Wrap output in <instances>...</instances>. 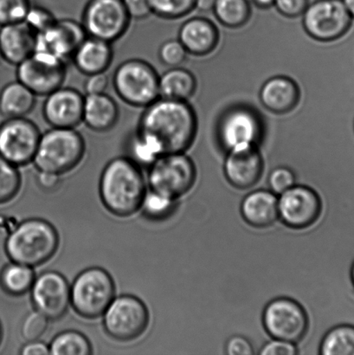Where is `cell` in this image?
<instances>
[{
    "label": "cell",
    "instance_id": "obj_1",
    "mask_svg": "<svg viewBox=\"0 0 354 355\" xmlns=\"http://www.w3.org/2000/svg\"><path fill=\"white\" fill-rule=\"evenodd\" d=\"M197 130L195 111L187 101L159 97L144 107L128 141V157L149 166L162 155L186 153L195 140Z\"/></svg>",
    "mask_w": 354,
    "mask_h": 355
},
{
    "label": "cell",
    "instance_id": "obj_2",
    "mask_svg": "<svg viewBox=\"0 0 354 355\" xmlns=\"http://www.w3.org/2000/svg\"><path fill=\"white\" fill-rule=\"evenodd\" d=\"M99 188L104 207L121 218L130 217L141 210L148 193L141 166L128 156H120L107 163Z\"/></svg>",
    "mask_w": 354,
    "mask_h": 355
},
{
    "label": "cell",
    "instance_id": "obj_3",
    "mask_svg": "<svg viewBox=\"0 0 354 355\" xmlns=\"http://www.w3.org/2000/svg\"><path fill=\"white\" fill-rule=\"evenodd\" d=\"M59 241L57 229L50 222L30 218L20 223L7 236L6 253L12 262L34 268L55 256Z\"/></svg>",
    "mask_w": 354,
    "mask_h": 355
},
{
    "label": "cell",
    "instance_id": "obj_4",
    "mask_svg": "<svg viewBox=\"0 0 354 355\" xmlns=\"http://www.w3.org/2000/svg\"><path fill=\"white\" fill-rule=\"evenodd\" d=\"M85 153V138L76 128H51L41 134L33 162L38 171L62 175L75 169Z\"/></svg>",
    "mask_w": 354,
    "mask_h": 355
},
{
    "label": "cell",
    "instance_id": "obj_5",
    "mask_svg": "<svg viewBox=\"0 0 354 355\" xmlns=\"http://www.w3.org/2000/svg\"><path fill=\"white\" fill-rule=\"evenodd\" d=\"M159 79L154 66L143 59L131 58L118 66L112 83L123 103L144 109L159 97Z\"/></svg>",
    "mask_w": 354,
    "mask_h": 355
},
{
    "label": "cell",
    "instance_id": "obj_6",
    "mask_svg": "<svg viewBox=\"0 0 354 355\" xmlns=\"http://www.w3.org/2000/svg\"><path fill=\"white\" fill-rule=\"evenodd\" d=\"M114 297L116 284L112 276L103 268L82 270L71 285V306L82 318H100Z\"/></svg>",
    "mask_w": 354,
    "mask_h": 355
},
{
    "label": "cell",
    "instance_id": "obj_7",
    "mask_svg": "<svg viewBox=\"0 0 354 355\" xmlns=\"http://www.w3.org/2000/svg\"><path fill=\"white\" fill-rule=\"evenodd\" d=\"M196 180V166L186 153L162 155L149 166L150 189L173 200L188 193Z\"/></svg>",
    "mask_w": 354,
    "mask_h": 355
},
{
    "label": "cell",
    "instance_id": "obj_8",
    "mask_svg": "<svg viewBox=\"0 0 354 355\" xmlns=\"http://www.w3.org/2000/svg\"><path fill=\"white\" fill-rule=\"evenodd\" d=\"M103 315L107 335L120 342H130L143 335L150 319L147 305L132 295L114 297Z\"/></svg>",
    "mask_w": 354,
    "mask_h": 355
},
{
    "label": "cell",
    "instance_id": "obj_9",
    "mask_svg": "<svg viewBox=\"0 0 354 355\" xmlns=\"http://www.w3.org/2000/svg\"><path fill=\"white\" fill-rule=\"evenodd\" d=\"M130 22L123 0H89L81 24L87 36L113 44L127 33Z\"/></svg>",
    "mask_w": 354,
    "mask_h": 355
},
{
    "label": "cell",
    "instance_id": "obj_10",
    "mask_svg": "<svg viewBox=\"0 0 354 355\" xmlns=\"http://www.w3.org/2000/svg\"><path fill=\"white\" fill-rule=\"evenodd\" d=\"M263 324L272 339L297 344L307 335L310 318L299 302L290 297H278L266 305Z\"/></svg>",
    "mask_w": 354,
    "mask_h": 355
},
{
    "label": "cell",
    "instance_id": "obj_11",
    "mask_svg": "<svg viewBox=\"0 0 354 355\" xmlns=\"http://www.w3.org/2000/svg\"><path fill=\"white\" fill-rule=\"evenodd\" d=\"M353 19L343 0H317L303 13L306 33L321 43H334L351 29Z\"/></svg>",
    "mask_w": 354,
    "mask_h": 355
},
{
    "label": "cell",
    "instance_id": "obj_12",
    "mask_svg": "<svg viewBox=\"0 0 354 355\" xmlns=\"http://www.w3.org/2000/svg\"><path fill=\"white\" fill-rule=\"evenodd\" d=\"M41 132L26 117L7 118L0 124V156L17 168L33 162Z\"/></svg>",
    "mask_w": 354,
    "mask_h": 355
},
{
    "label": "cell",
    "instance_id": "obj_13",
    "mask_svg": "<svg viewBox=\"0 0 354 355\" xmlns=\"http://www.w3.org/2000/svg\"><path fill=\"white\" fill-rule=\"evenodd\" d=\"M17 80L37 96H46L60 88L67 76L65 62L34 52L17 66Z\"/></svg>",
    "mask_w": 354,
    "mask_h": 355
},
{
    "label": "cell",
    "instance_id": "obj_14",
    "mask_svg": "<svg viewBox=\"0 0 354 355\" xmlns=\"http://www.w3.org/2000/svg\"><path fill=\"white\" fill-rule=\"evenodd\" d=\"M322 201L317 191L304 184H294L278 196L279 219L293 230L310 228L320 218Z\"/></svg>",
    "mask_w": 354,
    "mask_h": 355
},
{
    "label": "cell",
    "instance_id": "obj_15",
    "mask_svg": "<svg viewBox=\"0 0 354 355\" xmlns=\"http://www.w3.org/2000/svg\"><path fill=\"white\" fill-rule=\"evenodd\" d=\"M262 134V121L249 107H232L218 125V137L227 151L258 146Z\"/></svg>",
    "mask_w": 354,
    "mask_h": 355
},
{
    "label": "cell",
    "instance_id": "obj_16",
    "mask_svg": "<svg viewBox=\"0 0 354 355\" xmlns=\"http://www.w3.org/2000/svg\"><path fill=\"white\" fill-rule=\"evenodd\" d=\"M35 311L55 321L64 316L71 306V285L57 271H45L35 279L31 288Z\"/></svg>",
    "mask_w": 354,
    "mask_h": 355
},
{
    "label": "cell",
    "instance_id": "obj_17",
    "mask_svg": "<svg viewBox=\"0 0 354 355\" xmlns=\"http://www.w3.org/2000/svg\"><path fill=\"white\" fill-rule=\"evenodd\" d=\"M87 37L82 24L78 21L57 19L47 29L37 33L34 52L66 62Z\"/></svg>",
    "mask_w": 354,
    "mask_h": 355
},
{
    "label": "cell",
    "instance_id": "obj_18",
    "mask_svg": "<svg viewBox=\"0 0 354 355\" xmlns=\"http://www.w3.org/2000/svg\"><path fill=\"white\" fill-rule=\"evenodd\" d=\"M45 97L42 114L51 128H76L82 123L85 96L79 90L62 86Z\"/></svg>",
    "mask_w": 354,
    "mask_h": 355
},
{
    "label": "cell",
    "instance_id": "obj_19",
    "mask_svg": "<svg viewBox=\"0 0 354 355\" xmlns=\"http://www.w3.org/2000/svg\"><path fill=\"white\" fill-rule=\"evenodd\" d=\"M265 161L258 146L228 151L224 173L228 182L238 190L254 187L261 180Z\"/></svg>",
    "mask_w": 354,
    "mask_h": 355
},
{
    "label": "cell",
    "instance_id": "obj_20",
    "mask_svg": "<svg viewBox=\"0 0 354 355\" xmlns=\"http://www.w3.org/2000/svg\"><path fill=\"white\" fill-rule=\"evenodd\" d=\"M37 34L22 22L0 26V52L3 61L17 66L34 53Z\"/></svg>",
    "mask_w": 354,
    "mask_h": 355
},
{
    "label": "cell",
    "instance_id": "obj_21",
    "mask_svg": "<svg viewBox=\"0 0 354 355\" xmlns=\"http://www.w3.org/2000/svg\"><path fill=\"white\" fill-rule=\"evenodd\" d=\"M220 31L213 21L206 17H193L184 23L179 31V40L187 53L204 57L216 50Z\"/></svg>",
    "mask_w": 354,
    "mask_h": 355
},
{
    "label": "cell",
    "instance_id": "obj_22",
    "mask_svg": "<svg viewBox=\"0 0 354 355\" xmlns=\"http://www.w3.org/2000/svg\"><path fill=\"white\" fill-rule=\"evenodd\" d=\"M299 86L284 76L269 78L260 90V101L269 112L284 114L296 109L300 102Z\"/></svg>",
    "mask_w": 354,
    "mask_h": 355
},
{
    "label": "cell",
    "instance_id": "obj_23",
    "mask_svg": "<svg viewBox=\"0 0 354 355\" xmlns=\"http://www.w3.org/2000/svg\"><path fill=\"white\" fill-rule=\"evenodd\" d=\"M240 211L244 220L252 227H270L279 219L278 196L270 190L253 191L242 200Z\"/></svg>",
    "mask_w": 354,
    "mask_h": 355
},
{
    "label": "cell",
    "instance_id": "obj_24",
    "mask_svg": "<svg viewBox=\"0 0 354 355\" xmlns=\"http://www.w3.org/2000/svg\"><path fill=\"white\" fill-rule=\"evenodd\" d=\"M113 59L112 44L98 38L87 37L76 49L71 60L78 71L88 76L106 72Z\"/></svg>",
    "mask_w": 354,
    "mask_h": 355
},
{
    "label": "cell",
    "instance_id": "obj_25",
    "mask_svg": "<svg viewBox=\"0 0 354 355\" xmlns=\"http://www.w3.org/2000/svg\"><path fill=\"white\" fill-rule=\"evenodd\" d=\"M119 116V107L112 96L106 93L85 96L82 123L89 130L106 133L116 127Z\"/></svg>",
    "mask_w": 354,
    "mask_h": 355
},
{
    "label": "cell",
    "instance_id": "obj_26",
    "mask_svg": "<svg viewBox=\"0 0 354 355\" xmlns=\"http://www.w3.org/2000/svg\"><path fill=\"white\" fill-rule=\"evenodd\" d=\"M37 96L19 81L7 83L0 92V114L3 117H26L36 106Z\"/></svg>",
    "mask_w": 354,
    "mask_h": 355
},
{
    "label": "cell",
    "instance_id": "obj_27",
    "mask_svg": "<svg viewBox=\"0 0 354 355\" xmlns=\"http://www.w3.org/2000/svg\"><path fill=\"white\" fill-rule=\"evenodd\" d=\"M197 89L195 76L188 69L172 67L159 76V97L188 101Z\"/></svg>",
    "mask_w": 354,
    "mask_h": 355
},
{
    "label": "cell",
    "instance_id": "obj_28",
    "mask_svg": "<svg viewBox=\"0 0 354 355\" xmlns=\"http://www.w3.org/2000/svg\"><path fill=\"white\" fill-rule=\"evenodd\" d=\"M36 279L33 267L12 262L0 272V286L6 294L20 297L30 291Z\"/></svg>",
    "mask_w": 354,
    "mask_h": 355
},
{
    "label": "cell",
    "instance_id": "obj_29",
    "mask_svg": "<svg viewBox=\"0 0 354 355\" xmlns=\"http://www.w3.org/2000/svg\"><path fill=\"white\" fill-rule=\"evenodd\" d=\"M213 12L218 22L231 29L245 26L251 17L249 0H216Z\"/></svg>",
    "mask_w": 354,
    "mask_h": 355
},
{
    "label": "cell",
    "instance_id": "obj_30",
    "mask_svg": "<svg viewBox=\"0 0 354 355\" xmlns=\"http://www.w3.org/2000/svg\"><path fill=\"white\" fill-rule=\"evenodd\" d=\"M321 355H354V326L342 324L329 329L321 340Z\"/></svg>",
    "mask_w": 354,
    "mask_h": 355
},
{
    "label": "cell",
    "instance_id": "obj_31",
    "mask_svg": "<svg viewBox=\"0 0 354 355\" xmlns=\"http://www.w3.org/2000/svg\"><path fill=\"white\" fill-rule=\"evenodd\" d=\"M50 354L52 355H89L92 354V346L87 337L76 330L58 334L51 340Z\"/></svg>",
    "mask_w": 354,
    "mask_h": 355
},
{
    "label": "cell",
    "instance_id": "obj_32",
    "mask_svg": "<svg viewBox=\"0 0 354 355\" xmlns=\"http://www.w3.org/2000/svg\"><path fill=\"white\" fill-rule=\"evenodd\" d=\"M177 201L151 190L145 194L141 209L148 218L163 220L175 212Z\"/></svg>",
    "mask_w": 354,
    "mask_h": 355
},
{
    "label": "cell",
    "instance_id": "obj_33",
    "mask_svg": "<svg viewBox=\"0 0 354 355\" xmlns=\"http://www.w3.org/2000/svg\"><path fill=\"white\" fill-rule=\"evenodd\" d=\"M22 184L17 166L0 156V205L12 200Z\"/></svg>",
    "mask_w": 354,
    "mask_h": 355
},
{
    "label": "cell",
    "instance_id": "obj_34",
    "mask_svg": "<svg viewBox=\"0 0 354 355\" xmlns=\"http://www.w3.org/2000/svg\"><path fill=\"white\" fill-rule=\"evenodd\" d=\"M154 15L163 19H179L196 9V0H149Z\"/></svg>",
    "mask_w": 354,
    "mask_h": 355
},
{
    "label": "cell",
    "instance_id": "obj_35",
    "mask_svg": "<svg viewBox=\"0 0 354 355\" xmlns=\"http://www.w3.org/2000/svg\"><path fill=\"white\" fill-rule=\"evenodd\" d=\"M30 6V0H0V26L24 21Z\"/></svg>",
    "mask_w": 354,
    "mask_h": 355
},
{
    "label": "cell",
    "instance_id": "obj_36",
    "mask_svg": "<svg viewBox=\"0 0 354 355\" xmlns=\"http://www.w3.org/2000/svg\"><path fill=\"white\" fill-rule=\"evenodd\" d=\"M48 321L50 320L41 313L37 311L30 312L21 325V336L23 339L26 342L39 340L46 332Z\"/></svg>",
    "mask_w": 354,
    "mask_h": 355
},
{
    "label": "cell",
    "instance_id": "obj_37",
    "mask_svg": "<svg viewBox=\"0 0 354 355\" xmlns=\"http://www.w3.org/2000/svg\"><path fill=\"white\" fill-rule=\"evenodd\" d=\"M158 55L163 64L172 68L179 67L185 62L187 51L179 40H168L161 45Z\"/></svg>",
    "mask_w": 354,
    "mask_h": 355
},
{
    "label": "cell",
    "instance_id": "obj_38",
    "mask_svg": "<svg viewBox=\"0 0 354 355\" xmlns=\"http://www.w3.org/2000/svg\"><path fill=\"white\" fill-rule=\"evenodd\" d=\"M297 178L292 169L287 166H278L270 173L268 183L270 191L279 196L297 183Z\"/></svg>",
    "mask_w": 354,
    "mask_h": 355
},
{
    "label": "cell",
    "instance_id": "obj_39",
    "mask_svg": "<svg viewBox=\"0 0 354 355\" xmlns=\"http://www.w3.org/2000/svg\"><path fill=\"white\" fill-rule=\"evenodd\" d=\"M57 20L50 10L43 6H30L24 22L37 34L51 26Z\"/></svg>",
    "mask_w": 354,
    "mask_h": 355
},
{
    "label": "cell",
    "instance_id": "obj_40",
    "mask_svg": "<svg viewBox=\"0 0 354 355\" xmlns=\"http://www.w3.org/2000/svg\"><path fill=\"white\" fill-rule=\"evenodd\" d=\"M310 0H275L276 8L280 14L290 19L303 15Z\"/></svg>",
    "mask_w": 354,
    "mask_h": 355
},
{
    "label": "cell",
    "instance_id": "obj_41",
    "mask_svg": "<svg viewBox=\"0 0 354 355\" xmlns=\"http://www.w3.org/2000/svg\"><path fill=\"white\" fill-rule=\"evenodd\" d=\"M297 344L285 340L272 339L263 346L260 355H297Z\"/></svg>",
    "mask_w": 354,
    "mask_h": 355
},
{
    "label": "cell",
    "instance_id": "obj_42",
    "mask_svg": "<svg viewBox=\"0 0 354 355\" xmlns=\"http://www.w3.org/2000/svg\"><path fill=\"white\" fill-rule=\"evenodd\" d=\"M225 353L228 355H253L255 351L247 338L242 336H234L225 344Z\"/></svg>",
    "mask_w": 354,
    "mask_h": 355
},
{
    "label": "cell",
    "instance_id": "obj_43",
    "mask_svg": "<svg viewBox=\"0 0 354 355\" xmlns=\"http://www.w3.org/2000/svg\"><path fill=\"white\" fill-rule=\"evenodd\" d=\"M123 3L131 19L143 20L152 14L149 0H123Z\"/></svg>",
    "mask_w": 354,
    "mask_h": 355
},
{
    "label": "cell",
    "instance_id": "obj_44",
    "mask_svg": "<svg viewBox=\"0 0 354 355\" xmlns=\"http://www.w3.org/2000/svg\"><path fill=\"white\" fill-rule=\"evenodd\" d=\"M109 85V76L104 73H98L88 76L83 89L86 95H96V94L105 93Z\"/></svg>",
    "mask_w": 354,
    "mask_h": 355
},
{
    "label": "cell",
    "instance_id": "obj_45",
    "mask_svg": "<svg viewBox=\"0 0 354 355\" xmlns=\"http://www.w3.org/2000/svg\"><path fill=\"white\" fill-rule=\"evenodd\" d=\"M61 183V175L50 172L39 171L37 175V184L42 189L47 191L57 189Z\"/></svg>",
    "mask_w": 354,
    "mask_h": 355
},
{
    "label": "cell",
    "instance_id": "obj_46",
    "mask_svg": "<svg viewBox=\"0 0 354 355\" xmlns=\"http://www.w3.org/2000/svg\"><path fill=\"white\" fill-rule=\"evenodd\" d=\"M22 355H48L50 354V349L47 344L40 342L39 340L27 342L26 345L20 350Z\"/></svg>",
    "mask_w": 354,
    "mask_h": 355
},
{
    "label": "cell",
    "instance_id": "obj_47",
    "mask_svg": "<svg viewBox=\"0 0 354 355\" xmlns=\"http://www.w3.org/2000/svg\"><path fill=\"white\" fill-rule=\"evenodd\" d=\"M216 0H196V9L200 12H208L213 10Z\"/></svg>",
    "mask_w": 354,
    "mask_h": 355
},
{
    "label": "cell",
    "instance_id": "obj_48",
    "mask_svg": "<svg viewBox=\"0 0 354 355\" xmlns=\"http://www.w3.org/2000/svg\"><path fill=\"white\" fill-rule=\"evenodd\" d=\"M253 3L259 8L267 9L275 5V0H251Z\"/></svg>",
    "mask_w": 354,
    "mask_h": 355
},
{
    "label": "cell",
    "instance_id": "obj_49",
    "mask_svg": "<svg viewBox=\"0 0 354 355\" xmlns=\"http://www.w3.org/2000/svg\"><path fill=\"white\" fill-rule=\"evenodd\" d=\"M346 10L354 19V0H343Z\"/></svg>",
    "mask_w": 354,
    "mask_h": 355
},
{
    "label": "cell",
    "instance_id": "obj_50",
    "mask_svg": "<svg viewBox=\"0 0 354 355\" xmlns=\"http://www.w3.org/2000/svg\"><path fill=\"white\" fill-rule=\"evenodd\" d=\"M350 276H351V281L354 287V262L353 263V266L351 267V272H350Z\"/></svg>",
    "mask_w": 354,
    "mask_h": 355
},
{
    "label": "cell",
    "instance_id": "obj_51",
    "mask_svg": "<svg viewBox=\"0 0 354 355\" xmlns=\"http://www.w3.org/2000/svg\"><path fill=\"white\" fill-rule=\"evenodd\" d=\"M2 339H3V327L1 324V322H0V345H1Z\"/></svg>",
    "mask_w": 354,
    "mask_h": 355
},
{
    "label": "cell",
    "instance_id": "obj_52",
    "mask_svg": "<svg viewBox=\"0 0 354 355\" xmlns=\"http://www.w3.org/2000/svg\"><path fill=\"white\" fill-rule=\"evenodd\" d=\"M3 60L2 59V55H1V52H0V61Z\"/></svg>",
    "mask_w": 354,
    "mask_h": 355
}]
</instances>
